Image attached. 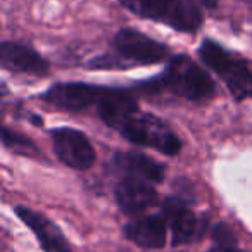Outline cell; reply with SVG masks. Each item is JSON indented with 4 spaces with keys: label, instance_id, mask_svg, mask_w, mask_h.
Returning a JSON list of instances; mask_svg holds the SVG:
<instances>
[{
    "label": "cell",
    "instance_id": "obj_1",
    "mask_svg": "<svg viewBox=\"0 0 252 252\" xmlns=\"http://www.w3.org/2000/svg\"><path fill=\"white\" fill-rule=\"evenodd\" d=\"M151 87L166 88L171 94L189 100H200L214 92V83L209 74L187 56L173 57L164 74L152 81Z\"/></svg>",
    "mask_w": 252,
    "mask_h": 252
},
{
    "label": "cell",
    "instance_id": "obj_2",
    "mask_svg": "<svg viewBox=\"0 0 252 252\" xmlns=\"http://www.w3.org/2000/svg\"><path fill=\"white\" fill-rule=\"evenodd\" d=\"M128 11L140 18L164 23L178 32H195L202 23L193 0H119Z\"/></svg>",
    "mask_w": 252,
    "mask_h": 252
},
{
    "label": "cell",
    "instance_id": "obj_3",
    "mask_svg": "<svg viewBox=\"0 0 252 252\" xmlns=\"http://www.w3.org/2000/svg\"><path fill=\"white\" fill-rule=\"evenodd\" d=\"M199 56L211 69L216 71L223 78L228 90L237 100H244V98L251 97L252 74L245 61L230 56L226 50L221 49L218 43L211 42V40H206L200 45Z\"/></svg>",
    "mask_w": 252,
    "mask_h": 252
},
{
    "label": "cell",
    "instance_id": "obj_4",
    "mask_svg": "<svg viewBox=\"0 0 252 252\" xmlns=\"http://www.w3.org/2000/svg\"><path fill=\"white\" fill-rule=\"evenodd\" d=\"M119 133L142 147H151L166 156H175L182 149L180 138L154 116L137 112L119 128Z\"/></svg>",
    "mask_w": 252,
    "mask_h": 252
},
{
    "label": "cell",
    "instance_id": "obj_5",
    "mask_svg": "<svg viewBox=\"0 0 252 252\" xmlns=\"http://www.w3.org/2000/svg\"><path fill=\"white\" fill-rule=\"evenodd\" d=\"M56 154L66 166L74 169H88L95 162V152L88 138L73 128H57L52 131Z\"/></svg>",
    "mask_w": 252,
    "mask_h": 252
},
{
    "label": "cell",
    "instance_id": "obj_6",
    "mask_svg": "<svg viewBox=\"0 0 252 252\" xmlns=\"http://www.w3.org/2000/svg\"><path fill=\"white\" fill-rule=\"evenodd\" d=\"M114 47L121 57L138 64L161 63L168 56V49L162 43L135 30H121L114 38Z\"/></svg>",
    "mask_w": 252,
    "mask_h": 252
},
{
    "label": "cell",
    "instance_id": "obj_7",
    "mask_svg": "<svg viewBox=\"0 0 252 252\" xmlns=\"http://www.w3.org/2000/svg\"><path fill=\"white\" fill-rule=\"evenodd\" d=\"M104 88L85 83H59L43 94V100L66 111H81L97 105Z\"/></svg>",
    "mask_w": 252,
    "mask_h": 252
},
{
    "label": "cell",
    "instance_id": "obj_8",
    "mask_svg": "<svg viewBox=\"0 0 252 252\" xmlns=\"http://www.w3.org/2000/svg\"><path fill=\"white\" fill-rule=\"evenodd\" d=\"M97 111L105 125L114 130H119L131 116L138 112V104L133 95H130L128 92L104 88L97 102Z\"/></svg>",
    "mask_w": 252,
    "mask_h": 252
},
{
    "label": "cell",
    "instance_id": "obj_9",
    "mask_svg": "<svg viewBox=\"0 0 252 252\" xmlns=\"http://www.w3.org/2000/svg\"><path fill=\"white\" fill-rule=\"evenodd\" d=\"M112 168L118 169L126 178L142 182L159 183L164 178V168L158 161L147 158L140 152H116L111 161Z\"/></svg>",
    "mask_w": 252,
    "mask_h": 252
},
{
    "label": "cell",
    "instance_id": "obj_10",
    "mask_svg": "<svg viewBox=\"0 0 252 252\" xmlns=\"http://www.w3.org/2000/svg\"><path fill=\"white\" fill-rule=\"evenodd\" d=\"M16 213L25 221L26 226L32 228V231L36 235L40 245L45 252H71V247L64 238L63 231L52 221L47 220L43 214L21 206L16 207Z\"/></svg>",
    "mask_w": 252,
    "mask_h": 252
},
{
    "label": "cell",
    "instance_id": "obj_11",
    "mask_svg": "<svg viewBox=\"0 0 252 252\" xmlns=\"http://www.w3.org/2000/svg\"><path fill=\"white\" fill-rule=\"evenodd\" d=\"M0 59H2V66L5 69L14 71V73L42 76L49 71L47 61L42 59L33 49L21 45V43L4 42L0 49Z\"/></svg>",
    "mask_w": 252,
    "mask_h": 252
},
{
    "label": "cell",
    "instance_id": "obj_12",
    "mask_svg": "<svg viewBox=\"0 0 252 252\" xmlns=\"http://www.w3.org/2000/svg\"><path fill=\"white\" fill-rule=\"evenodd\" d=\"M116 200L123 213L138 214L149 207L156 206L158 192L147 185V182L133 178H125L116 189Z\"/></svg>",
    "mask_w": 252,
    "mask_h": 252
},
{
    "label": "cell",
    "instance_id": "obj_13",
    "mask_svg": "<svg viewBox=\"0 0 252 252\" xmlns=\"http://www.w3.org/2000/svg\"><path fill=\"white\" fill-rule=\"evenodd\" d=\"M166 220L169 221L173 230V244H187L192 238L197 237L199 233V220L195 214L190 213L187 206L176 197H169L164 200V207H162Z\"/></svg>",
    "mask_w": 252,
    "mask_h": 252
},
{
    "label": "cell",
    "instance_id": "obj_14",
    "mask_svg": "<svg viewBox=\"0 0 252 252\" xmlns=\"http://www.w3.org/2000/svg\"><path fill=\"white\" fill-rule=\"evenodd\" d=\"M166 216H145L126 224L125 233L131 242L145 249H161L166 244Z\"/></svg>",
    "mask_w": 252,
    "mask_h": 252
},
{
    "label": "cell",
    "instance_id": "obj_15",
    "mask_svg": "<svg viewBox=\"0 0 252 252\" xmlns=\"http://www.w3.org/2000/svg\"><path fill=\"white\" fill-rule=\"evenodd\" d=\"M2 142H4L5 147L12 149L14 152H19V154H25V156L36 154V147L32 140H28V138L23 137V135L7 130V128L2 131Z\"/></svg>",
    "mask_w": 252,
    "mask_h": 252
},
{
    "label": "cell",
    "instance_id": "obj_16",
    "mask_svg": "<svg viewBox=\"0 0 252 252\" xmlns=\"http://www.w3.org/2000/svg\"><path fill=\"white\" fill-rule=\"evenodd\" d=\"M214 238L220 242V247H233L235 245V235L226 224H218L214 230Z\"/></svg>",
    "mask_w": 252,
    "mask_h": 252
},
{
    "label": "cell",
    "instance_id": "obj_17",
    "mask_svg": "<svg viewBox=\"0 0 252 252\" xmlns=\"http://www.w3.org/2000/svg\"><path fill=\"white\" fill-rule=\"evenodd\" d=\"M209 252H244V251H238V249H235V247H216Z\"/></svg>",
    "mask_w": 252,
    "mask_h": 252
},
{
    "label": "cell",
    "instance_id": "obj_18",
    "mask_svg": "<svg viewBox=\"0 0 252 252\" xmlns=\"http://www.w3.org/2000/svg\"><path fill=\"white\" fill-rule=\"evenodd\" d=\"M199 2L206 5V7H209V9H213V7H216V5H218V0H199Z\"/></svg>",
    "mask_w": 252,
    "mask_h": 252
}]
</instances>
